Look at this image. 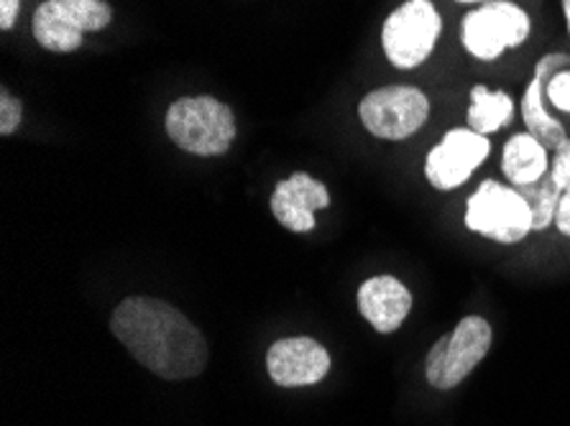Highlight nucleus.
<instances>
[{
  "mask_svg": "<svg viewBox=\"0 0 570 426\" xmlns=\"http://www.w3.org/2000/svg\"><path fill=\"white\" fill-rule=\"evenodd\" d=\"M110 333L146 370L164 380L200 376L210 358L200 329L161 299H124L110 317Z\"/></svg>",
  "mask_w": 570,
  "mask_h": 426,
  "instance_id": "nucleus-1",
  "label": "nucleus"
},
{
  "mask_svg": "<svg viewBox=\"0 0 570 426\" xmlns=\"http://www.w3.org/2000/svg\"><path fill=\"white\" fill-rule=\"evenodd\" d=\"M167 136L195 156H223L236 141V116L210 95L179 98L167 110Z\"/></svg>",
  "mask_w": 570,
  "mask_h": 426,
  "instance_id": "nucleus-2",
  "label": "nucleus"
},
{
  "mask_svg": "<svg viewBox=\"0 0 570 426\" xmlns=\"http://www.w3.org/2000/svg\"><path fill=\"white\" fill-rule=\"evenodd\" d=\"M443 31L433 0H407L389 13L382 26V47L396 69H414L433 57Z\"/></svg>",
  "mask_w": 570,
  "mask_h": 426,
  "instance_id": "nucleus-3",
  "label": "nucleus"
},
{
  "mask_svg": "<svg viewBox=\"0 0 570 426\" xmlns=\"http://www.w3.org/2000/svg\"><path fill=\"white\" fill-rule=\"evenodd\" d=\"M465 228L502 246H514L532 232L530 205L514 187L487 179L465 202Z\"/></svg>",
  "mask_w": 570,
  "mask_h": 426,
  "instance_id": "nucleus-4",
  "label": "nucleus"
},
{
  "mask_svg": "<svg viewBox=\"0 0 570 426\" xmlns=\"http://www.w3.org/2000/svg\"><path fill=\"white\" fill-rule=\"evenodd\" d=\"M491 325L483 317H463L451 335L430 347L425 378L438 390H451L471 376L491 347Z\"/></svg>",
  "mask_w": 570,
  "mask_h": 426,
  "instance_id": "nucleus-5",
  "label": "nucleus"
},
{
  "mask_svg": "<svg viewBox=\"0 0 570 426\" xmlns=\"http://www.w3.org/2000/svg\"><path fill=\"white\" fill-rule=\"evenodd\" d=\"M532 21L527 11L509 0H489L461 21V43L481 62H494L507 49L530 39Z\"/></svg>",
  "mask_w": 570,
  "mask_h": 426,
  "instance_id": "nucleus-6",
  "label": "nucleus"
},
{
  "mask_svg": "<svg viewBox=\"0 0 570 426\" xmlns=\"http://www.w3.org/2000/svg\"><path fill=\"white\" fill-rule=\"evenodd\" d=\"M358 118L371 136L404 141L428 123L430 100L420 87L412 85L379 87L361 100Z\"/></svg>",
  "mask_w": 570,
  "mask_h": 426,
  "instance_id": "nucleus-7",
  "label": "nucleus"
},
{
  "mask_svg": "<svg viewBox=\"0 0 570 426\" xmlns=\"http://www.w3.org/2000/svg\"><path fill=\"white\" fill-rule=\"evenodd\" d=\"M491 143L487 136L471 128L448 130L425 159V177L440 192H451L471 179L483 161L489 159Z\"/></svg>",
  "mask_w": 570,
  "mask_h": 426,
  "instance_id": "nucleus-8",
  "label": "nucleus"
},
{
  "mask_svg": "<svg viewBox=\"0 0 570 426\" xmlns=\"http://www.w3.org/2000/svg\"><path fill=\"white\" fill-rule=\"evenodd\" d=\"M266 370L282 388L315 386L331 370V355L313 337H287L269 347Z\"/></svg>",
  "mask_w": 570,
  "mask_h": 426,
  "instance_id": "nucleus-9",
  "label": "nucleus"
},
{
  "mask_svg": "<svg viewBox=\"0 0 570 426\" xmlns=\"http://www.w3.org/2000/svg\"><path fill=\"white\" fill-rule=\"evenodd\" d=\"M331 205V195L323 181L305 171H295L289 179L276 181L272 195L274 220L292 232H309L315 228V212Z\"/></svg>",
  "mask_w": 570,
  "mask_h": 426,
  "instance_id": "nucleus-10",
  "label": "nucleus"
},
{
  "mask_svg": "<svg viewBox=\"0 0 570 426\" xmlns=\"http://www.w3.org/2000/svg\"><path fill=\"white\" fill-rule=\"evenodd\" d=\"M570 57L568 55H546L534 67L532 82L527 85L522 95V118L527 126V133H532L546 149H560V143L566 141V128L560 120L548 116L546 108V87L548 80L560 69H568Z\"/></svg>",
  "mask_w": 570,
  "mask_h": 426,
  "instance_id": "nucleus-11",
  "label": "nucleus"
},
{
  "mask_svg": "<svg viewBox=\"0 0 570 426\" xmlns=\"http://www.w3.org/2000/svg\"><path fill=\"white\" fill-rule=\"evenodd\" d=\"M412 309V294L400 278L371 276L358 289V311L376 333L392 335L404 325Z\"/></svg>",
  "mask_w": 570,
  "mask_h": 426,
  "instance_id": "nucleus-12",
  "label": "nucleus"
},
{
  "mask_svg": "<svg viewBox=\"0 0 570 426\" xmlns=\"http://www.w3.org/2000/svg\"><path fill=\"white\" fill-rule=\"evenodd\" d=\"M502 169L512 187H527L548 174V149L532 133H517L507 141Z\"/></svg>",
  "mask_w": 570,
  "mask_h": 426,
  "instance_id": "nucleus-13",
  "label": "nucleus"
},
{
  "mask_svg": "<svg viewBox=\"0 0 570 426\" xmlns=\"http://www.w3.org/2000/svg\"><path fill=\"white\" fill-rule=\"evenodd\" d=\"M33 39L41 47L55 51V55H69V51H77L82 47L85 33L77 29V26L67 19V16L59 11L55 0H45L37 11H33L31 19Z\"/></svg>",
  "mask_w": 570,
  "mask_h": 426,
  "instance_id": "nucleus-14",
  "label": "nucleus"
},
{
  "mask_svg": "<svg viewBox=\"0 0 570 426\" xmlns=\"http://www.w3.org/2000/svg\"><path fill=\"white\" fill-rule=\"evenodd\" d=\"M514 120V102L504 90L491 92L483 85L471 87L469 128L481 136L497 133Z\"/></svg>",
  "mask_w": 570,
  "mask_h": 426,
  "instance_id": "nucleus-15",
  "label": "nucleus"
},
{
  "mask_svg": "<svg viewBox=\"0 0 570 426\" xmlns=\"http://www.w3.org/2000/svg\"><path fill=\"white\" fill-rule=\"evenodd\" d=\"M514 189L524 197V202L530 205L532 230H548L550 225L556 222L560 195H563V189L556 185L552 174L548 171L546 177L538 179V181H532V185L514 187Z\"/></svg>",
  "mask_w": 570,
  "mask_h": 426,
  "instance_id": "nucleus-16",
  "label": "nucleus"
},
{
  "mask_svg": "<svg viewBox=\"0 0 570 426\" xmlns=\"http://www.w3.org/2000/svg\"><path fill=\"white\" fill-rule=\"evenodd\" d=\"M55 3L82 33L102 31L114 21V8L106 0H55Z\"/></svg>",
  "mask_w": 570,
  "mask_h": 426,
  "instance_id": "nucleus-17",
  "label": "nucleus"
},
{
  "mask_svg": "<svg viewBox=\"0 0 570 426\" xmlns=\"http://www.w3.org/2000/svg\"><path fill=\"white\" fill-rule=\"evenodd\" d=\"M21 120H23L21 100L13 98V95L3 87V90H0V136L3 138L13 136L16 130H19Z\"/></svg>",
  "mask_w": 570,
  "mask_h": 426,
  "instance_id": "nucleus-18",
  "label": "nucleus"
},
{
  "mask_svg": "<svg viewBox=\"0 0 570 426\" xmlns=\"http://www.w3.org/2000/svg\"><path fill=\"white\" fill-rule=\"evenodd\" d=\"M546 98L560 112H570V69H560L548 80Z\"/></svg>",
  "mask_w": 570,
  "mask_h": 426,
  "instance_id": "nucleus-19",
  "label": "nucleus"
},
{
  "mask_svg": "<svg viewBox=\"0 0 570 426\" xmlns=\"http://www.w3.org/2000/svg\"><path fill=\"white\" fill-rule=\"evenodd\" d=\"M550 174L563 192L570 189V138H566V141L560 143V149H556V159H552Z\"/></svg>",
  "mask_w": 570,
  "mask_h": 426,
  "instance_id": "nucleus-20",
  "label": "nucleus"
},
{
  "mask_svg": "<svg viewBox=\"0 0 570 426\" xmlns=\"http://www.w3.org/2000/svg\"><path fill=\"white\" fill-rule=\"evenodd\" d=\"M21 0H0V29L8 31L13 29L16 19H19Z\"/></svg>",
  "mask_w": 570,
  "mask_h": 426,
  "instance_id": "nucleus-21",
  "label": "nucleus"
},
{
  "mask_svg": "<svg viewBox=\"0 0 570 426\" xmlns=\"http://www.w3.org/2000/svg\"><path fill=\"white\" fill-rule=\"evenodd\" d=\"M556 225H558L560 235H568V238H570V189H566V192L560 195V205H558Z\"/></svg>",
  "mask_w": 570,
  "mask_h": 426,
  "instance_id": "nucleus-22",
  "label": "nucleus"
},
{
  "mask_svg": "<svg viewBox=\"0 0 570 426\" xmlns=\"http://www.w3.org/2000/svg\"><path fill=\"white\" fill-rule=\"evenodd\" d=\"M563 16H566V23H568V31H570V0H563Z\"/></svg>",
  "mask_w": 570,
  "mask_h": 426,
  "instance_id": "nucleus-23",
  "label": "nucleus"
},
{
  "mask_svg": "<svg viewBox=\"0 0 570 426\" xmlns=\"http://www.w3.org/2000/svg\"><path fill=\"white\" fill-rule=\"evenodd\" d=\"M458 3H483V0H458ZM489 3V0H487Z\"/></svg>",
  "mask_w": 570,
  "mask_h": 426,
  "instance_id": "nucleus-24",
  "label": "nucleus"
}]
</instances>
